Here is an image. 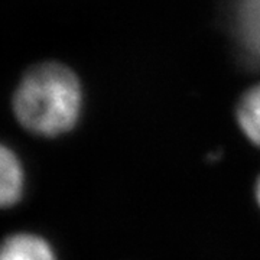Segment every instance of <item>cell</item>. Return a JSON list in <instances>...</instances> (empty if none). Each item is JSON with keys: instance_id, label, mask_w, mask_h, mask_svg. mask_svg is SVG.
<instances>
[{"instance_id": "obj_5", "label": "cell", "mask_w": 260, "mask_h": 260, "mask_svg": "<svg viewBox=\"0 0 260 260\" xmlns=\"http://www.w3.org/2000/svg\"><path fill=\"white\" fill-rule=\"evenodd\" d=\"M237 120L244 135L260 146V84L244 94L237 109Z\"/></svg>"}, {"instance_id": "obj_1", "label": "cell", "mask_w": 260, "mask_h": 260, "mask_svg": "<svg viewBox=\"0 0 260 260\" xmlns=\"http://www.w3.org/2000/svg\"><path fill=\"white\" fill-rule=\"evenodd\" d=\"M13 107L25 129L42 136H58L77 123L81 107L80 84L62 65H39L19 84Z\"/></svg>"}, {"instance_id": "obj_4", "label": "cell", "mask_w": 260, "mask_h": 260, "mask_svg": "<svg viewBox=\"0 0 260 260\" xmlns=\"http://www.w3.org/2000/svg\"><path fill=\"white\" fill-rule=\"evenodd\" d=\"M23 191V171L16 155L6 146L0 152V203L12 207L18 203Z\"/></svg>"}, {"instance_id": "obj_6", "label": "cell", "mask_w": 260, "mask_h": 260, "mask_svg": "<svg viewBox=\"0 0 260 260\" xmlns=\"http://www.w3.org/2000/svg\"><path fill=\"white\" fill-rule=\"evenodd\" d=\"M256 198H257V203L260 205V178L259 181H257V184H256Z\"/></svg>"}, {"instance_id": "obj_2", "label": "cell", "mask_w": 260, "mask_h": 260, "mask_svg": "<svg viewBox=\"0 0 260 260\" xmlns=\"http://www.w3.org/2000/svg\"><path fill=\"white\" fill-rule=\"evenodd\" d=\"M0 260H56L47 240L35 234L9 236L0 251Z\"/></svg>"}, {"instance_id": "obj_3", "label": "cell", "mask_w": 260, "mask_h": 260, "mask_svg": "<svg viewBox=\"0 0 260 260\" xmlns=\"http://www.w3.org/2000/svg\"><path fill=\"white\" fill-rule=\"evenodd\" d=\"M236 23L244 49L260 59V0H239Z\"/></svg>"}]
</instances>
